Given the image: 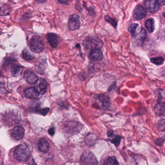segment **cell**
<instances>
[{
	"mask_svg": "<svg viewBox=\"0 0 165 165\" xmlns=\"http://www.w3.org/2000/svg\"><path fill=\"white\" fill-rule=\"evenodd\" d=\"M98 97L99 100L101 102L103 107L105 108H108L110 107V100L108 97L103 95H99Z\"/></svg>",
	"mask_w": 165,
	"mask_h": 165,
	"instance_id": "obj_19",
	"label": "cell"
},
{
	"mask_svg": "<svg viewBox=\"0 0 165 165\" xmlns=\"http://www.w3.org/2000/svg\"><path fill=\"white\" fill-rule=\"evenodd\" d=\"M11 12V8L8 5L0 4V16H6Z\"/></svg>",
	"mask_w": 165,
	"mask_h": 165,
	"instance_id": "obj_18",
	"label": "cell"
},
{
	"mask_svg": "<svg viewBox=\"0 0 165 165\" xmlns=\"http://www.w3.org/2000/svg\"><path fill=\"white\" fill-rule=\"evenodd\" d=\"M24 128L21 125H17L11 131V136L14 140L18 141L24 137Z\"/></svg>",
	"mask_w": 165,
	"mask_h": 165,
	"instance_id": "obj_9",
	"label": "cell"
},
{
	"mask_svg": "<svg viewBox=\"0 0 165 165\" xmlns=\"http://www.w3.org/2000/svg\"><path fill=\"white\" fill-rule=\"evenodd\" d=\"M48 133L50 135H53L55 133V130L54 128H50L49 130H48Z\"/></svg>",
	"mask_w": 165,
	"mask_h": 165,
	"instance_id": "obj_31",
	"label": "cell"
},
{
	"mask_svg": "<svg viewBox=\"0 0 165 165\" xmlns=\"http://www.w3.org/2000/svg\"><path fill=\"white\" fill-rule=\"evenodd\" d=\"M138 27V24H132L129 27V28L128 29V30L130 33L132 34V36H134L136 34V31Z\"/></svg>",
	"mask_w": 165,
	"mask_h": 165,
	"instance_id": "obj_25",
	"label": "cell"
},
{
	"mask_svg": "<svg viewBox=\"0 0 165 165\" xmlns=\"http://www.w3.org/2000/svg\"><path fill=\"white\" fill-rule=\"evenodd\" d=\"M104 165H119V164L116 157H111L106 159Z\"/></svg>",
	"mask_w": 165,
	"mask_h": 165,
	"instance_id": "obj_22",
	"label": "cell"
},
{
	"mask_svg": "<svg viewBox=\"0 0 165 165\" xmlns=\"http://www.w3.org/2000/svg\"><path fill=\"white\" fill-rule=\"evenodd\" d=\"M80 26L79 17L77 14H71L69 17L68 21V27L69 30L71 31L78 30Z\"/></svg>",
	"mask_w": 165,
	"mask_h": 165,
	"instance_id": "obj_6",
	"label": "cell"
},
{
	"mask_svg": "<svg viewBox=\"0 0 165 165\" xmlns=\"http://www.w3.org/2000/svg\"><path fill=\"white\" fill-rule=\"evenodd\" d=\"M39 149L43 153H46L49 148V144L48 141L45 139H41L38 144Z\"/></svg>",
	"mask_w": 165,
	"mask_h": 165,
	"instance_id": "obj_17",
	"label": "cell"
},
{
	"mask_svg": "<svg viewBox=\"0 0 165 165\" xmlns=\"http://www.w3.org/2000/svg\"><path fill=\"white\" fill-rule=\"evenodd\" d=\"M47 39L51 47L56 48L59 43V40L58 35L53 33H49L47 34Z\"/></svg>",
	"mask_w": 165,
	"mask_h": 165,
	"instance_id": "obj_13",
	"label": "cell"
},
{
	"mask_svg": "<svg viewBox=\"0 0 165 165\" xmlns=\"http://www.w3.org/2000/svg\"><path fill=\"white\" fill-rule=\"evenodd\" d=\"M108 136L109 137H112L113 135V130H110L107 133Z\"/></svg>",
	"mask_w": 165,
	"mask_h": 165,
	"instance_id": "obj_33",
	"label": "cell"
},
{
	"mask_svg": "<svg viewBox=\"0 0 165 165\" xmlns=\"http://www.w3.org/2000/svg\"><path fill=\"white\" fill-rule=\"evenodd\" d=\"M50 109L48 108H46L44 109H38L36 110V112L38 113H40L41 115L43 116H46L48 113L49 112Z\"/></svg>",
	"mask_w": 165,
	"mask_h": 165,
	"instance_id": "obj_27",
	"label": "cell"
},
{
	"mask_svg": "<svg viewBox=\"0 0 165 165\" xmlns=\"http://www.w3.org/2000/svg\"><path fill=\"white\" fill-rule=\"evenodd\" d=\"M24 77L27 82L31 84H35L39 80L37 75L30 71H26L24 72Z\"/></svg>",
	"mask_w": 165,
	"mask_h": 165,
	"instance_id": "obj_11",
	"label": "cell"
},
{
	"mask_svg": "<svg viewBox=\"0 0 165 165\" xmlns=\"http://www.w3.org/2000/svg\"><path fill=\"white\" fill-rule=\"evenodd\" d=\"M154 113L158 116H165V103H159L155 106Z\"/></svg>",
	"mask_w": 165,
	"mask_h": 165,
	"instance_id": "obj_16",
	"label": "cell"
},
{
	"mask_svg": "<svg viewBox=\"0 0 165 165\" xmlns=\"http://www.w3.org/2000/svg\"><path fill=\"white\" fill-rule=\"evenodd\" d=\"M45 65H42V64H40L39 66L38 69V72L39 74H43V72L45 71Z\"/></svg>",
	"mask_w": 165,
	"mask_h": 165,
	"instance_id": "obj_30",
	"label": "cell"
},
{
	"mask_svg": "<svg viewBox=\"0 0 165 165\" xmlns=\"http://www.w3.org/2000/svg\"><path fill=\"white\" fill-rule=\"evenodd\" d=\"M35 88L40 94L43 95L47 90V83L43 79H39L38 81L35 84Z\"/></svg>",
	"mask_w": 165,
	"mask_h": 165,
	"instance_id": "obj_12",
	"label": "cell"
},
{
	"mask_svg": "<svg viewBox=\"0 0 165 165\" xmlns=\"http://www.w3.org/2000/svg\"><path fill=\"white\" fill-rule=\"evenodd\" d=\"M146 10L144 8V7L141 5H139L136 7V8L134 10V11L133 12V17H134L135 19L138 20L143 19L146 17Z\"/></svg>",
	"mask_w": 165,
	"mask_h": 165,
	"instance_id": "obj_10",
	"label": "cell"
},
{
	"mask_svg": "<svg viewBox=\"0 0 165 165\" xmlns=\"http://www.w3.org/2000/svg\"><path fill=\"white\" fill-rule=\"evenodd\" d=\"M84 47L92 50L99 49L103 46V43L100 39L95 37H88L84 42ZM91 50V51H92Z\"/></svg>",
	"mask_w": 165,
	"mask_h": 165,
	"instance_id": "obj_3",
	"label": "cell"
},
{
	"mask_svg": "<svg viewBox=\"0 0 165 165\" xmlns=\"http://www.w3.org/2000/svg\"><path fill=\"white\" fill-rule=\"evenodd\" d=\"M103 58V54L100 49L93 50L89 53V58L93 61L101 60Z\"/></svg>",
	"mask_w": 165,
	"mask_h": 165,
	"instance_id": "obj_15",
	"label": "cell"
},
{
	"mask_svg": "<svg viewBox=\"0 0 165 165\" xmlns=\"http://www.w3.org/2000/svg\"><path fill=\"white\" fill-rule=\"evenodd\" d=\"M21 67L19 66L18 65H16L14 67L12 68V72L14 75H17L19 73V71H21Z\"/></svg>",
	"mask_w": 165,
	"mask_h": 165,
	"instance_id": "obj_28",
	"label": "cell"
},
{
	"mask_svg": "<svg viewBox=\"0 0 165 165\" xmlns=\"http://www.w3.org/2000/svg\"><path fill=\"white\" fill-rule=\"evenodd\" d=\"M147 33L144 29H142L139 33L136 34L133 36L132 43L136 46H140L142 45L145 40Z\"/></svg>",
	"mask_w": 165,
	"mask_h": 165,
	"instance_id": "obj_7",
	"label": "cell"
},
{
	"mask_svg": "<svg viewBox=\"0 0 165 165\" xmlns=\"http://www.w3.org/2000/svg\"><path fill=\"white\" fill-rule=\"evenodd\" d=\"M105 21H106L108 22L109 23H111V25L113 26L115 28H116V27L117 26V23L115 21V19H113V18H111L108 15H106L105 17Z\"/></svg>",
	"mask_w": 165,
	"mask_h": 165,
	"instance_id": "obj_26",
	"label": "cell"
},
{
	"mask_svg": "<svg viewBox=\"0 0 165 165\" xmlns=\"http://www.w3.org/2000/svg\"><path fill=\"white\" fill-rule=\"evenodd\" d=\"M25 95L29 99H36L38 98L40 93L35 87H30L26 89Z\"/></svg>",
	"mask_w": 165,
	"mask_h": 165,
	"instance_id": "obj_14",
	"label": "cell"
},
{
	"mask_svg": "<svg viewBox=\"0 0 165 165\" xmlns=\"http://www.w3.org/2000/svg\"><path fill=\"white\" fill-rule=\"evenodd\" d=\"M82 125L78 122L70 121L67 122L64 125L65 132L69 134H75L81 130Z\"/></svg>",
	"mask_w": 165,
	"mask_h": 165,
	"instance_id": "obj_5",
	"label": "cell"
},
{
	"mask_svg": "<svg viewBox=\"0 0 165 165\" xmlns=\"http://www.w3.org/2000/svg\"><path fill=\"white\" fill-rule=\"evenodd\" d=\"M151 62L156 65H161L164 62V59L162 57H156L151 59Z\"/></svg>",
	"mask_w": 165,
	"mask_h": 165,
	"instance_id": "obj_24",
	"label": "cell"
},
{
	"mask_svg": "<svg viewBox=\"0 0 165 165\" xmlns=\"http://www.w3.org/2000/svg\"><path fill=\"white\" fill-rule=\"evenodd\" d=\"M145 27L149 33H152L154 30V21L153 18H149L145 22Z\"/></svg>",
	"mask_w": 165,
	"mask_h": 165,
	"instance_id": "obj_20",
	"label": "cell"
},
{
	"mask_svg": "<svg viewBox=\"0 0 165 165\" xmlns=\"http://www.w3.org/2000/svg\"><path fill=\"white\" fill-rule=\"evenodd\" d=\"M164 17H165V13L164 14Z\"/></svg>",
	"mask_w": 165,
	"mask_h": 165,
	"instance_id": "obj_34",
	"label": "cell"
},
{
	"mask_svg": "<svg viewBox=\"0 0 165 165\" xmlns=\"http://www.w3.org/2000/svg\"><path fill=\"white\" fill-rule=\"evenodd\" d=\"M22 58L27 61H30L34 59V56L28 50L25 49L22 51Z\"/></svg>",
	"mask_w": 165,
	"mask_h": 165,
	"instance_id": "obj_21",
	"label": "cell"
},
{
	"mask_svg": "<svg viewBox=\"0 0 165 165\" xmlns=\"http://www.w3.org/2000/svg\"><path fill=\"white\" fill-rule=\"evenodd\" d=\"M31 150L28 145L22 144L16 147L14 151V156L17 160L24 162L27 160L30 157Z\"/></svg>",
	"mask_w": 165,
	"mask_h": 165,
	"instance_id": "obj_1",
	"label": "cell"
},
{
	"mask_svg": "<svg viewBox=\"0 0 165 165\" xmlns=\"http://www.w3.org/2000/svg\"><path fill=\"white\" fill-rule=\"evenodd\" d=\"M81 160L85 165H97L98 164V161L96 157L89 151L84 152L81 156Z\"/></svg>",
	"mask_w": 165,
	"mask_h": 165,
	"instance_id": "obj_4",
	"label": "cell"
},
{
	"mask_svg": "<svg viewBox=\"0 0 165 165\" xmlns=\"http://www.w3.org/2000/svg\"><path fill=\"white\" fill-rule=\"evenodd\" d=\"M30 48L31 50L34 53L42 52L44 49V43L42 38L36 35L33 36L30 39Z\"/></svg>",
	"mask_w": 165,
	"mask_h": 165,
	"instance_id": "obj_2",
	"label": "cell"
},
{
	"mask_svg": "<svg viewBox=\"0 0 165 165\" xmlns=\"http://www.w3.org/2000/svg\"><path fill=\"white\" fill-rule=\"evenodd\" d=\"M144 5L147 11L151 13L157 12L159 9L160 5L157 0H145Z\"/></svg>",
	"mask_w": 165,
	"mask_h": 165,
	"instance_id": "obj_8",
	"label": "cell"
},
{
	"mask_svg": "<svg viewBox=\"0 0 165 165\" xmlns=\"http://www.w3.org/2000/svg\"><path fill=\"white\" fill-rule=\"evenodd\" d=\"M121 139H121V137L116 136L114 139H113L111 141L112 142L113 144H115L116 146H118L120 143Z\"/></svg>",
	"mask_w": 165,
	"mask_h": 165,
	"instance_id": "obj_29",
	"label": "cell"
},
{
	"mask_svg": "<svg viewBox=\"0 0 165 165\" xmlns=\"http://www.w3.org/2000/svg\"><path fill=\"white\" fill-rule=\"evenodd\" d=\"M157 1L160 6L164 5L165 4V0H157Z\"/></svg>",
	"mask_w": 165,
	"mask_h": 165,
	"instance_id": "obj_32",
	"label": "cell"
},
{
	"mask_svg": "<svg viewBox=\"0 0 165 165\" xmlns=\"http://www.w3.org/2000/svg\"><path fill=\"white\" fill-rule=\"evenodd\" d=\"M157 128L160 131L165 132V119H161L158 121Z\"/></svg>",
	"mask_w": 165,
	"mask_h": 165,
	"instance_id": "obj_23",
	"label": "cell"
}]
</instances>
